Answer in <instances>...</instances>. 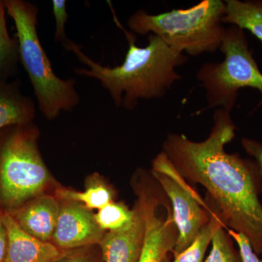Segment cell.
<instances>
[{
  "label": "cell",
  "mask_w": 262,
  "mask_h": 262,
  "mask_svg": "<svg viewBox=\"0 0 262 262\" xmlns=\"http://www.w3.org/2000/svg\"><path fill=\"white\" fill-rule=\"evenodd\" d=\"M230 113L215 110L213 126L204 141L170 134L162 151L188 183L206 189L226 227L244 234L262 256V175L254 160L225 151L237 129Z\"/></svg>",
  "instance_id": "obj_1"
},
{
  "label": "cell",
  "mask_w": 262,
  "mask_h": 262,
  "mask_svg": "<svg viewBox=\"0 0 262 262\" xmlns=\"http://www.w3.org/2000/svg\"><path fill=\"white\" fill-rule=\"evenodd\" d=\"M112 11L115 24L124 32L128 43L121 65L102 66L86 56L75 42L69 51L75 53L86 67L75 68L76 75L99 81L117 107L133 111L140 100L163 98L176 82L182 80L177 69L187 63L188 57L155 34H149L146 47H139L136 34L122 25L113 8Z\"/></svg>",
  "instance_id": "obj_2"
},
{
  "label": "cell",
  "mask_w": 262,
  "mask_h": 262,
  "mask_svg": "<svg viewBox=\"0 0 262 262\" xmlns=\"http://www.w3.org/2000/svg\"><path fill=\"white\" fill-rule=\"evenodd\" d=\"M4 1L16 29L20 63L29 76L39 111L48 120H55L62 112L72 111L80 102L76 80H63L53 72L38 36L37 7L25 0Z\"/></svg>",
  "instance_id": "obj_3"
},
{
  "label": "cell",
  "mask_w": 262,
  "mask_h": 262,
  "mask_svg": "<svg viewBox=\"0 0 262 262\" xmlns=\"http://www.w3.org/2000/svg\"><path fill=\"white\" fill-rule=\"evenodd\" d=\"M225 13V2L203 0L191 8L159 14L139 10L127 25L134 34H155L176 51L198 56L220 50L226 33Z\"/></svg>",
  "instance_id": "obj_4"
},
{
  "label": "cell",
  "mask_w": 262,
  "mask_h": 262,
  "mask_svg": "<svg viewBox=\"0 0 262 262\" xmlns=\"http://www.w3.org/2000/svg\"><path fill=\"white\" fill-rule=\"evenodd\" d=\"M38 136L33 122L0 130V196L10 208L39 196L51 178L38 149Z\"/></svg>",
  "instance_id": "obj_5"
},
{
  "label": "cell",
  "mask_w": 262,
  "mask_h": 262,
  "mask_svg": "<svg viewBox=\"0 0 262 262\" xmlns=\"http://www.w3.org/2000/svg\"><path fill=\"white\" fill-rule=\"evenodd\" d=\"M220 50L225 54L224 61L206 63L196 73L206 91L207 108L232 111L239 91L247 88L260 93L257 107L262 106V72L250 49L246 32L235 26L226 28Z\"/></svg>",
  "instance_id": "obj_6"
},
{
  "label": "cell",
  "mask_w": 262,
  "mask_h": 262,
  "mask_svg": "<svg viewBox=\"0 0 262 262\" xmlns=\"http://www.w3.org/2000/svg\"><path fill=\"white\" fill-rule=\"evenodd\" d=\"M151 173L168 196L178 229L173 256L182 252L210 222L211 202H206L176 170L163 151L152 161Z\"/></svg>",
  "instance_id": "obj_7"
},
{
  "label": "cell",
  "mask_w": 262,
  "mask_h": 262,
  "mask_svg": "<svg viewBox=\"0 0 262 262\" xmlns=\"http://www.w3.org/2000/svg\"><path fill=\"white\" fill-rule=\"evenodd\" d=\"M138 204L145 222V235L138 262H165L173 253L179 232L171 205L153 177L138 188Z\"/></svg>",
  "instance_id": "obj_8"
},
{
  "label": "cell",
  "mask_w": 262,
  "mask_h": 262,
  "mask_svg": "<svg viewBox=\"0 0 262 262\" xmlns=\"http://www.w3.org/2000/svg\"><path fill=\"white\" fill-rule=\"evenodd\" d=\"M66 202L61 205L53 244L61 251L99 244L106 232L96 223L94 214L79 203Z\"/></svg>",
  "instance_id": "obj_9"
},
{
  "label": "cell",
  "mask_w": 262,
  "mask_h": 262,
  "mask_svg": "<svg viewBox=\"0 0 262 262\" xmlns=\"http://www.w3.org/2000/svg\"><path fill=\"white\" fill-rule=\"evenodd\" d=\"M135 219L125 228L106 232L99 243L104 262H138L140 258L144 235L145 222L139 205L135 207Z\"/></svg>",
  "instance_id": "obj_10"
},
{
  "label": "cell",
  "mask_w": 262,
  "mask_h": 262,
  "mask_svg": "<svg viewBox=\"0 0 262 262\" xmlns=\"http://www.w3.org/2000/svg\"><path fill=\"white\" fill-rule=\"evenodd\" d=\"M8 233V253L5 262H51L61 250L53 243L43 242L20 228L11 213H3Z\"/></svg>",
  "instance_id": "obj_11"
},
{
  "label": "cell",
  "mask_w": 262,
  "mask_h": 262,
  "mask_svg": "<svg viewBox=\"0 0 262 262\" xmlns=\"http://www.w3.org/2000/svg\"><path fill=\"white\" fill-rule=\"evenodd\" d=\"M61 205L54 196H39L11 214L20 228L43 241L50 242L56 229Z\"/></svg>",
  "instance_id": "obj_12"
},
{
  "label": "cell",
  "mask_w": 262,
  "mask_h": 262,
  "mask_svg": "<svg viewBox=\"0 0 262 262\" xmlns=\"http://www.w3.org/2000/svg\"><path fill=\"white\" fill-rule=\"evenodd\" d=\"M36 104L20 90L18 80L0 82V130L17 124L33 122Z\"/></svg>",
  "instance_id": "obj_13"
},
{
  "label": "cell",
  "mask_w": 262,
  "mask_h": 262,
  "mask_svg": "<svg viewBox=\"0 0 262 262\" xmlns=\"http://www.w3.org/2000/svg\"><path fill=\"white\" fill-rule=\"evenodd\" d=\"M222 23L248 31L262 43V0H227Z\"/></svg>",
  "instance_id": "obj_14"
},
{
  "label": "cell",
  "mask_w": 262,
  "mask_h": 262,
  "mask_svg": "<svg viewBox=\"0 0 262 262\" xmlns=\"http://www.w3.org/2000/svg\"><path fill=\"white\" fill-rule=\"evenodd\" d=\"M4 0H0V82H8L16 73L20 62L18 43L10 37Z\"/></svg>",
  "instance_id": "obj_15"
},
{
  "label": "cell",
  "mask_w": 262,
  "mask_h": 262,
  "mask_svg": "<svg viewBox=\"0 0 262 262\" xmlns=\"http://www.w3.org/2000/svg\"><path fill=\"white\" fill-rule=\"evenodd\" d=\"M208 198H210L208 196ZM211 202L212 213L210 222L206 226L199 234L196 236V238L193 241L192 244L185 250L174 256L173 261L170 262H203L204 261L205 254L208 246L211 244L212 239L216 231L220 227L226 226L224 223L222 217L217 211L216 208ZM227 228V227H226Z\"/></svg>",
  "instance_id": "obj_16"
},
{
  "label": "cell",
  "mask_w": 262,
  "mask_h": 262,
  "mask_svg": "<svg viewBox=\"0 0 262 262\" xmlns=\"http://www.w3.org/2000/svg\"><path fill=\"white\" fill-rule=\"evenodd\" d=\"M57 198L63 201L74 202L82 205L87 209H101L113 202V192L102 182H92L82 192L61 189L56 191Z\"/></svg>",
  "instance_id": "obj_17"
},
{
  "label": "cell",
  "mask_w": 262,
  "mask_h": 262,
  "mask_svg": "<svg viewBox=\"0 0 262 262\" xmlns=\"http://www.w3.org/2000/svg\"><path fill=\"white\" fill-rule=\"evenodd\" d=\"M136 213V208L130 210L124 203L113 201L98 210L94 219L103 231L114 232L130 225L135 219Z\"/></svg>",
  "instance_id": "obj_18"
},
{
  "label": "cell",
  "mask_w": 262,
  "mask_h": 262,
  "mask_svg": "<svg viewBox=\"0 0 262 262\" xmlns=\"http://www.w3.org/2000/svg\"><path fill=\"white\" fill-rule=\"evenodd\" d=\"M227 229L222 227L216 231L212 239L211 252L203 262H242Z\"/></svg>",
  "instance_id": "obj_19"
},
{
  "label": "cell",
  "mask_w": 262,
  "mask_h": 262,
  "mask_svg": "<svg viewBox=\"0 0 262 262\" xmlns=\"http://www.w3.org/2000/svg\"><path fill=\"white\" fill-rule=\"evenodd\" d=\"M53 13L54 15L56 29L54 39L56 42L61 43L62 46L69 51L73 41L70 40L66 34V24L68 20L69 15L67 10V2L65 0L52 1Z\"/></svg>",
  "instance_id": "obj_20"
},
{
  "label": "cell",
  "mask_w": 262,
  "mask_h": 262,
  "mask_svg": "<svg viewBox=\"0 0 262 262\" xmlns=\"http://www.w3.org/2000/svg\"><path fill=\"white\" fill-rule=\"evenodd\" d=\"M229 235L238 246V251L242 262H262L257 253L251 246L249 239L244 234L227 229Z\"/></svg>",
  "instance_id": "obj_21"
},
{
  "label": "cell",
  "mask_w": 262,
  "mask_h": 262,
  "mask_svg": "<svg viewBox=\"0 0 262 262\" xmlns=\"http://www.w3.org/2000/svg\"><path fill=\"white\" fill-rule=\"evenodd\" d=\"M51 262H97L92 255L80 248L63 251L56 258Z\"/></svg>",
  "instance_id": "obj_22"
},
{
  "label": "cell",
  "mask_w": 262,
  "mask_h": 262,
  "mask_svg": "<svg viewBox=\"0 0 262 262\" xmlns=\"http://www.w3.org/2000/svg\"><path fill=\"white\" fill-rule=\"evenodd\" d=\"M241 146L258 164L262 175V143L253 139L244 137L241 139Z\"/></svg>",
  "instance_id": "obj_23"
},
{
  "label": "cell",
  "mask_w": 262,
  "mask_h": 262,
  "mask_svg": "<svg viewBox=\"0 0 262 262\" xmlns=\"http://www.w3.org/2000/svg\"><path fill=\"white\" fill-rule=\"evenodd\" d=\"M8 233L3 220V213H0V262H5L8 253Z\"/></svg>",
  "instance_id": "obj_24"
},
{
  "label": "cell",
  "mask_w": 262,
  "mask_h": 262,
  "mask_svg": "<svg viewBox=\"0 0 262 262\" xmlns=\"http://www.w3.org/2000/svg\"><path fill=\"white\" fill-rule=\"evenodd\" d=\"M165 262H170V258H169V257L167 258V259L165 260Z\"/></svg>",
  "instance_id": "obj_25"
}]
</instances>
